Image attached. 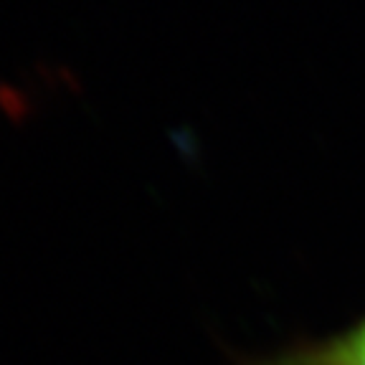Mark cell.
Returning a JSON list of instances; mask_svg holds the SVG:
<instances>
[{
  "instance_id": "1",
  "label": "cell",
  "mask_w": 365,
  "mask_h": 365,
  "mask_svg": "<svg viewBox=\"0 0 365 365\" xmlns=\"http://www.w3.org/2000/svg\"><path fill=\"white\" fill-rule=\"evenodd\" d=\"M239 365H365V314L332 335L294 340Z\"/></svg>"
}]
</instances>
